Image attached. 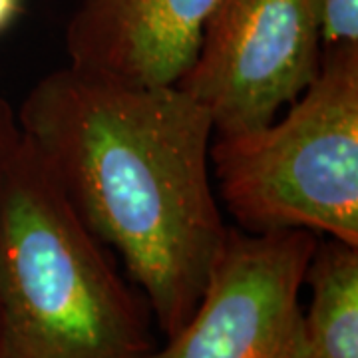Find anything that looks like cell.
Here are the masks:
<instances>
[{
  "label": "cell",
  "mask_w": 358,
  "mask_h": 358,
  "mask_svg": "<svg viewBox=\"0 0 358 358\" xmlns=\"http://www.w3.org/2000/svg\"><path fill=\"white\" fill-rule=\"evenodd\" d=\"M320 60L319 0H217L176 86L203 106L217 138L239 136L293 103Z\"/></svg>",
  "instance_id": "277c9868"
},
{
  "label": "cell",
  "mask_w": 358,
  "mask_h": 358,
  "mask_svg": "<svg viewBox=\"0 0 358 358\" xmlns=\"http://www.w3.org/2000/svg\"><path fill=\"white\" fill-rule=\"evenodd\" d=\"M319 235L229 227L189 320L150 358H313L301 291Z\"/></svg>",
  "instance_id": "5b68a950"
},
{
  "label": "cell",
  "mask_w": 358,
  "mask_h": 358,
  "mask_svg": "<svg viewBox=\"0 0 358 358\" xmlns=\"http://www.w3.org/2000/svg\"><path fill=\"white\" fill-rule=\"evenodd\" d=\"M150 313L20 134L0 187V358H150Z\"/></svg>",
  "instance_id": "7a4b0ae2"
},
{
  "label": "cell",
  "mask_w": 358,
  "mask_h": 358,
  "mask_svg": "<svg viewBox=\"0 0 358 358\" xmlns=\"http://www.w3.org/2000/svg\"><path fill=\"white\" fill-rule=\"evenodd\" d=\"M20 141V128L16 122V112L13 106L6 102V98L0 94V187L4 171L8 167V162L13 157L14 150Z\"/></svg>",
  "instance_id": "9c48e42d"
},
{
  "label": "cell",
  "mask_w": 358,
  "mask_h": 358,
  "mask_svg": "<svg viewBox=\"0 0 358 358\" xmlns=\"http://www.w3.org/2000/svg\"><path fill=\"white\" fill-rule=\"evenodd\" d=\"M322 50L358 46V0H319Z\"/></svg>",
  "instance_id": "ba28073f"
},
{
  "label": "cell",
  "mask_w": 358,
  "mask_h": 358,
  "mask_svg": "<svg viewBox=\"0 0 358 358\" xmlns=\"http://www.w3.org/2000/svg\"><path fill=\"white\" fill-rule=\"evenodd\" d=\"M16 122L173 336L201 301L229 233L211 185L213 124L203 106L176 84L138 86L66 64L28 90Z\"/></svg>",
  "instance_id": "6da1fadb"
},
{
  "label": "cell",
  "mask_w": 358,
  "mask_h": 358,
  "mask_svg": "<svg viewBox=\"0 0 358 358\" xmlns=\"http://www.w3.org/2000/svg\"><path fill=\"white\" fill-rule=\"evenodd\" d=\"M217 0H76L68 64L138 86H171L192 66Z\"/></svg>",
  "instance_id": "8992f818"
},
{
  "label": "cell",
  "mask_w": 358,
  "mask_h": 358,
  "mask_svg": "<svg viewBox=\"0 0 358 358\" xmlns=\"http://www.w3.org/2000/svg\"><path fill=\"white\" fill-rule=\"evenodd\" d=\"M20 2L22 0H0V32H4L13 24L14 18L20 13Z\"/></svg>",
  "instance_id": "30bf717a"
},
{
  "label": "cell",
  "mask_w": 358,
  "mask_h": 358,
  "mask_svg": "<svg viewBox=\"0 0 358 358\" xmlns=\"http://www.w3.org/2000/svg\"><path fill=\"white\" fill-rule=\"evenodd\" d=\"M310 305L303 313L313 358H358V247L317 241L305 273Z\"/></svg>",
  "instance_id": "52a82bcc"
},
{
  "label": "cell",
  "mask_w": 358,
  "mask_h": 358,
  "mask_svg": "<svg viewBox=\"0 0 358 358\" xmlns=\"http://www.w3.org/2000/svg\"><path fill=\"white\" fill-rule=\"evenodd\" d=\"M281 120L217 138L209 159L237 229H307L358 247V46L322 50Z\"/></svg>",
  "instance_id": "3957f363"
}]
</instances>
